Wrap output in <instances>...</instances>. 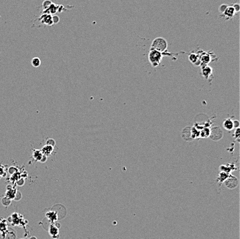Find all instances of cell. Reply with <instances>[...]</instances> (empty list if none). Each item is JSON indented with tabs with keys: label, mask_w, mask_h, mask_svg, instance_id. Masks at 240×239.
I'll use <instances>...</instances> for the list:
<instances>
[{
	"label": "cell",
	"mask_w": 240,
	"mask_h": 239,
	"mask_svg": "<svg viewBox=\"0 0 240 239\" xmlns=\"http://www.w3.org/2000/svg\"><path fill=\"white\" fill-rule=\"evenodd\" d=\"M167 48L168 42L166 40L161 37L154 39L151 46V49L156 50L161 53H164L167 50Z\"/></svg>",
	"instance_id": "cell-1"
},
{
	"label": "cell",
	"mask_w": 240,
	"mask_h": 239,
	"mask_svg": "<svg viewBox=\"0 0 240 239\" xmlns=\"http://www.w3.org/2000/svg\"><path fill=\"white\" fill-rule=\"evenodd\" d=\"M163 59V53L156 50L151 49L148 53V61L153 67H157L160 65Z\"/></svg>",
	"instance_id": "cell-2"
},
{
	"label": "cell",
	"mask_w": 240,
	"mask_h": 239,
	"mask_svg": "<svg viewBox=\"0 0 240 239\" xmlns=\"http://www.w3.org/2000/svg\"><path fill=\"white\" fill-rule=\"evenodd\" d=\"M236 11H235L233 6L228 5L226 8L222 13H221L220 17H223L225 20H230L232 19L236 15Z\"/></svg>",
	"instance_id": "cell-3"
},
{
	"label": "cell",
	"mask_w": 240,
	"mask_h": 239,
	"mask_svg": "<svg viewBox=\"0 0 240 239\" xmlns=\"http://www.w3.org/2000/svg\"><path fill=\"white\" fill-rule=\"evenodd\" d=\"M224 183L228 189H233L237 187V185L239 184V181L236 177L232 176V174H229L228 178L224 181Z\"/></svg>",
	"instance_id": "cell-4"
},
{
	"label": "cell",
	"mask_w": 240,
	"mask_h": 239,
	"mask_svg": "<svg viewBox=\"0 0 240 239\" xmlns=\"http://www.w3.org/2000/svg\"><path fill=\"white\" fill-rule=\"evenodd\" d=\"M223 136V132L220 127H214L210 132L209 137L213 141H219Z\"/></svg>",
	"instance_id": "cell-5"
},
{
	"label": "cell",
	"mask_w": 240,
	"mask_h": 239,
	"mask_svg": "<svg viewBox=\"0 0 240 239\" xmlns=\"http://www.w3.org/2000/svg\"><path fill=\"white\" fill-rule=\"evenodd\" d=\"M17 194V188L14 187H10V186H8L7 187V192H6V197L8 198L10 200L15 199L16 195Z\"/></svg>",
	"instance_id": "cell-6"
},
{
	"label": "cell",
	"mask_w": 240,
	"mask_h": 239,
	"mask_svg": "<svg viewBox=\"0 0 240 239\" xmlns=\"http://www.w3.org/2000/svg\"><path fill=\"white\" fill-rule=\"evenodd\" d=\"M59 229L57 228L56 225H54V223H52L50 225L49 229H48V233L50 235V236L54 239H57L59 238Z\"/></svg>",
	"instance_id": "cell-7"
},
{
	"label": "cell",
	"mask_w": 240,
	"mask_h": 239,
	"mask_svg": "<svg viewBox=\"0 0 240 239\" xmlns=\"http://www.w3.org/2000/svg\"><path fill=\"white\" fill-rule=\"evenodd\" d=\"M202 74L205 79L209 80L210 77H212V75H213V69H212L211 67L207 65L202 66Z\"/></svg>",
	"instance_id": "cell-8"
},
{
	"label": "cell",
	"mask_w": 240,
	"mask_h": 239,
	"mask_svg": "<svg viewBox=\"0 0 240 239\" xmlns=\"http://www.w3.org/2000/svg\"><path fill=\"white\" fill-rule=\"evenodd\" d=\"M199 56L201 62L200 64H202V66L207 65V64H208L211 61V57L208 53L204 52L201 55L199 54Z\"/></svg>",
	"instance_id": "cell-9"
},
{
	"label": "cell",
	"mask_w": 240,
	"mask_h": 239,
	"mask_svg": "<svg viewBox=\"0 0 240 239\" xmlns=\"http://www.w3.org/2000/svg\"><path fill=\"white\" fill-rule=\"evenodd\" d=\"M46 216L48 218V220L52 223H54L55 221L58 220V216H57V213L55 211H48L46 213Z\"/></svg>",
	"instance_id": "cell-10"
},
{
	"label": "cell",
	"mask_w": 240,
	"mask_h": 239,
	"mask_svg": "<svg viewBox=\"0 0 240 239\" xmlns=\"http://www.w3.org/2000/svg\"><path fill=\"white\" fill-rule=\"evenodd\" d=\"M41 152H42L43 155H44L46 156H47V157H48V156H51L52 152H53L54 147L46 144V145H44L42 148H41Z\"/></svg>",
	"instance_id": "cell-11"
},
{
	"label": "cell",
	"mask_w": 240,
	"mask_h": 239,
	"mask_svg": "<svg viewBox=\"0 0 240 239\" xmlns=\"http://www.w3.org/2000/svg\"><path fill=\"white\" fill-rule=\"evenodd\" d=\"M33 153H32V156H33V158L34 160L35 161L40 162V160L41 159L43 156V153L41 152V149H33Z\"/></svg>",
	"instance_id": "cell-12"
},
{
	"label": "cell",
	"mask_w": 240,
	"mask_h": 239,
	"mask_svg": "<svg viewBox=\"0 0 240 239\" xmlns=\"http://www.w3.org/2000/svg\"><path fill=\"white\" fill-rule=\"evenodd\" d=\"M189 60L195 64V65H200L201 64L199 54H190L189 56Z\"/></svg>",
	"instance_id": "cell-13"
},
{
	"label": "cell",
	"mask_w": 240,
	"mask_h": 239,
	"mask_svg": "<svg viewBox=\"0 0 240 239\" xmlns=\"http://www.w3.org/2000/svg\"><path fill=\"white\" fill-rule=\"evenodd\" d=\"M223 127L226 130L231 131L233 129V123L231 119H226L223 123Z\"/></svg>",
	"instance_id": "cell-14"
},
{
	"label": "cell",
	"mask_w": 240,
	"mask_h": 239,
	"mask_svg": "<svg viewBox=\"0 0 240 239\" xmlns=\"http://www.w3.org/2000/svg\"><path fill=\"white\" fill-rule=\"evenodd\" d=\"M228 175H229V174L226 173V172H224V171H221L220 172V174H219V176H218V181L220 183V185L224 182V181L226 180V179L228 178Z\"/></svg>",
	"instance_id": "cell-15"
},
{
	"label": "cell",
	"mask_w": 240,
	"mask_h": 239,
	"mask_svg": "<svg viewBox=\"0 0 240 239\" xmlns=\"http://www.w3.org/2000/svg\"><path fill=\"white\" fill-rule=\"evenodd\" d=\"M31 64H32V65H33V66H34V67H35V68L39 67V66L41 65L40 59L39 58V57H34V58H33V59H32Z\"/></svg>",
	"instance_id": "cell-16"
},
{
	"label": "cell",
	"mask_w": 240,
	"mask_h": 239,
	"mask_svg": "<svg viewBox=\"0 0 240 239\" xmlns=\"http://www.w3.org/2000/svg\"><path fill=\"white\" fill-rule=\"evenodd\" d=\"M6 166L0 165V178H3L6 175V172L8 171V169H6Z\"/></svg>",
	"instance_id": "cell-17"
},
{
	"label": "cell",
	"mask_w": 240,
	"mask_h": 239,
	"mask_svg": "<svg viewBox=\"0 0 240 239\" xmlns=\"http://www.w3.org/2000/svg\"><path fill=\"white\" fill-rule=\"evenodd\" d=\"M55 144H56V142H55V140L52 138H48L46 141V144H47V145L52 146V147H55Z\"/></svg>",
	"instance_id": "cell-18"
},
{
	"label": "cell",
	"mask_w": 240,
	"mask_h": 239,
	"mask_svg": "<svg viewBox=\"0 0 240 239\" xmlns=\"http://www.w3.org/2000/svg\"><path fill=\"white\" fill-rule=\"evenodd\" d=\"M228 6V4H221V5L220 6V9H219V11H220V13H222L224 11V10L226 8V7Z\"/></svg>",
	"instance_id": "cell-19"
},
{
	"label": "cell",
	"mask_w": 240,
	"mask_h": 239,
	"mask_svg": "<svg viewBox=\"0 0 240 239\" xmlns=\"http://www.w3.org/2000/svg\"><path fill=\"white\" fill-rule=\"evenodd\" d=\"M232 6L234 7L235 11H236V13H238L239 11V9H240V6H239V4H234L233 5H232Z\"/></svg>",
	"instance_id": "cell-20"
},
{
	"label": "cell",
	"mask_w": 240,
	"mask_h": 239,
	"mask_svg": "<svg viewBox=\"0 0 240 239\" xmlns=\"http://www.w3.org/2000/svg\"><path fill=\"white\" fill-rule=\"evenodd\" d=\"M239 132H240L239 128H237L236 131H235V137H236L237 138V141H239Z\"/></svg>",
	"instance_id": "cell-21"
},
{
	"label": "cell",
	"mask_w": 240,
	"mask_h": 239,
	"mask_svg": "<svg viewBox=\"0 0 240 239\" xmlns=\"http://www.w3.org/2000/svg\"><path fill=\"white\" fill-rule=\"evenodd\" d=\"M232 123H233V127L235 128H239V122L238 120H235V121H232Z\"/></svg>",
	"instance_id": "cell-22"
},
{
	"label": "cell",
	"mask_w": 240,
	"mask_h": 239,
	"mask_svg": "<svg viewBox=\"0 0 240 239\" xmlns=\"http://www.w3.org/2000/svg\"><path fill=\"white\" fill-rule=\"evenodd\" d=\"M47 159H48V157H47V156H44V155H43L42 158H41V160H40V162H45L47 160Z\"/></svg>",
	"instance_id": "cell-23"
}]
</instances>
